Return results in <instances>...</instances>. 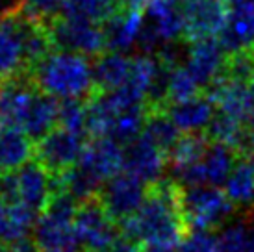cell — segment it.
<instances>
[{"instance_id": "cell-1", "label": "cell", "mask_w": 254, "mask_h": 252, "mask_svg": "<svg viewBox=\"0 0 254 252\" xmlns=\"http://www.w3.org/2000/svg\"><path fill=\"white\" fill-rule=\"evenodd\" d=\"M119 224L123 234L135 239L145 252H177L190 230L180 206V186L160 180L141 208Z\"/></svg>"}, {"instance_id": "cell-2", "label": "cell", "mask_w": 254, "mask_h": 252, "mask_svg": "<svg viewBox=\"0 0 254 252\" xmlns=\"http://www.w3.org/2000/svg\"><path fill=\"white\" fill-rule=\"evenodd\" d=\"M30 74L43 93L58 100H84L97 89L93 65L76 52H50L30 69Z\"/></svg>"}, {"instance_id": "cell-3", "label": "cell", "mask_w": 254, "mask_h": 252, "mask_svg": "<svg viewBox=\"0 0 254 252\" xmlns=\"http://www.w3.org/2000/svg\"><path fill=\"white\" fill-rule=\"evenodd\" d=\"M78 202L67 193L56 191L34 226V241L41 252H80L74 228Z\"/></svg>"}, {"instance_id": "cell-4", "label": "cell", "mask_w": 254, "mask_h": 252, "mask_svg": "<svg viewBox=\"0 0 254 252\" xmlns=\"http://www.w3.org/2000/svg\"><path fill=\"white\" fill-rule=\"evenodd\" d=\"M180 206L188 228L213 230L232 215V200L217 186L180 188Z\"/></svg>"}, {"instance_id": "cell-5", "label": "cell", "mask_w": 254, "mask_h": 252, "mask_svg": "<svg viewBox=\"0 0 254 252\" xmlns=\"http://www.w3.org/2000/svg\"><path fill=\"white\" fill-rule=\"evenodd\" d=\"M52 45L58 50L76 52L82 56H100L108 50L104 26L84 19L58 15L47 24Z\"/></svg>"}, {"instance_id": "cell-6", "label": "cell", "mask_w": 254, "mask_h": 252, "mask_svg": "<svg viewBox=\"0 0 254 252\" xmlns=\"http://www.w3.org/2000/svg\"><path fill=\"white\" fill-rule=\"evenodd\" d=\"M178 0H150L145 6V30L139 39L143 54L160 50V45L184 37V6Z\"/></svg>"}, {"instance_id": "cell-7", "label": "cell", "mask_w": 254, "mask_h": 252, "mask_svg": "<svg viewBox=\"0 0 254 252\" xmlns=\"http://www.w3.org/2000/svg\"><path fill=\"white\" fill-rule=\"evenodd\" d=\"M74 228L80 245L87 252H108L113 241L119 238L115 219L106 211L99 196L78 204Z\"/></svg>"}, {"instance_id": "cell-8", "label": "cell", "mask_w": 254, "mask_h": 252, "mask_svg": "<svg viewBox=\"0 0 254 252\" xmlns=\"http://www.w3.org/2000/svg\"><path fill=\"white\" fill-rule=\"evenodd\" d=\"M84 133L65 130L62 126L54 128L43 139L36 141L34 156L50 175H62L67 169L74 167L85 147Z\"/></svg>"}, {"instance_id": "cell-9", "label": "cell", "mask_w": 254, "mask_h": 252, "mask_svg": "<svg viewBox=\"0 0 254 252\" xmlns=\"http://www.w3.org/2000/svg\"><path fill=\"white\" fill-rule=\"evenodd\" d=\"M147 195V184L127 171H123L104 184V188L100 189L99 198L108 213L117 223H123L125 219L132 217L141 208Z\"/></svg>"}, {"instance_id": "cell-10", "label": "cell", "mask_w": 254, "mask_h": 252, "mask_svg": "<svg viewBox=\"0 0 254 252\" xmlns=\"http://www.w3.org/2000/svg\"><path fill=\"white\" fill-rule=\"evenodd\" d=\"M76 165L93 182L104 188L108 180L125 171V148L112 137H91Z\"/></svg>"}, {"instance_id": "cell-11", "label": "cell", "mask_w": 254, "mask_h": 252, "mask_svg": "<svg viewBox=\"0 0 254 252\" xmlns=\"http://www.w3.org/2000/svg\"><path fill=\"white\" fill-rule=\"evenodd\" d=\"M56 193V178L39 161H28L13 171V204H24L41 213Z\"/></svg>"}, {"instance_id": "cell-12", "label": "cell", "mask_w": 254, "mask_h": 252, "mask_svg": "<svg viewBox=\"0 0 254 252\" xmlns=\"http://www.w3.org/2000/svg\"><path fill=\"white\" fill-rule=\"evenodd\" d=\"M228 0H191L184 4V37L188 41L219 37L228 19Z\"/></svg>"}, {"instance_id": "cell-13", "label": "cell", "mask_w": 254, "mask_h": 252, "mask_svg": "<svg viewBox=\"0 0 254 252\" xmlns=\"http://www.w3.org/2000/svg\"><path fill=\"white\" fill-rule=\"evenodd\" d=\"M210 97L219 113L236 119L247 128H254V93L249 89L247 82L232 80L221 74L210 85Z\"/></svg>"}, {"instance_id": "cell-14", "label": "cell", "mask_w": 254, "mask_h": 252, "mask_svg": "<svg viewBox=\"0 0 254 252\" xmlns=\"http://www.w3.org/2000/svg\"><path fill=\"white\" fill-rule=\"evenodd\" d=\"M41 89L32 80L17 76L0 85V126L9 128H24L32 108L36 104L37 95Z\"/></svg>"}, {"instance_id": "cell-15", "label": "cell", "mask_w": 254, "mask_h": 252, "mask_svg": "<svg viewBox=\"0 0 254 252\" xmlns=\"http://www.w3.org/2000/svg\"><path fill=\"white\" fill-rule=\"evenodd\" d=\"M169 163L165 150L156 147L145 135H139L125 150V171L139 178L148 186H154L162 180V175Z\"/></svg>"}, {"instance_id": "cell-16", "label": "cell", "mask_w": 254, "mask_h": 252, "mask_svg": "<svg viewBox=\"0 0 254 252\" xmlns=\"http://www.w3.org/2000/svg\"><path fill=\"white\" fill-rule=\"evenodd\" d=\"M226 65V50L219 39H198L191 41L186 54V67L200 85H212Z\"/></svg>"}, {"instance_id": "cell-17", "label": "cell", "mask_w": 254, "mask_h": 252, "mask_svg": "<svg viewBox=\"0 0 254 252\" xmlns=\"http://www.w3.org/2000/svg\"><path fill=\"white\" fill-rule=\"evenodd\" d=\"M102 26H104V34H106L108 50L127 54L128 50H132L139 45L141 34L145 30L143 7L125 6Z\"/></svg>"}, {"instance_id": "cell-18", "label": "cell", "mask_w": 254, "mask_h": 252, "mask_svg": "<svg viewBox=\"0 0 254 252\" xmlns=\"http://www.w3.org/2000/svg\"><path fill=\"white\" fill-rule=\"evenodd\" d=\"M26 69L19 13L0 19V82L21 76Z\"/></svg>"}, {"instance_id": "cell-19", "label": "cell", "mask_w": 254, "mask_h": 252, "mask_svg": "<svg viewBox=\"0 0 254 252\" xmlns=\"http://www.w3.org/2000/svg\"><path fill=\"white\" fill-rule=\"evenodd\" d=\"M165 112L182 133H202L210 128L217 108L213 104L212 97L197 95L182 102L169 104Z\"/></svg>"}, {"instance_id": "cell-20", "label": "cell", "mask_w": 254, "mask_h": 252, "mask_svg": "<svg viewBox=\"0 0 254 252\" xmlns=\"http://www.w3.org/2000/svg\"><path fill=\"white\" fill-rule=\"evenodd\" d=\"M219 41L226 54L254 49V4H230Z\"/></svg>"}, {"instance_id": "cell-21", "label": "cell", "mask_w": 254, "mask_h": 252, "mask_svg": "<svg viewBox=\"0 0 254 252\" xmlns=\"http://www.w3.org/2000/svg\"><path fill=\"white\" fill-rule=\"evenodd\" d=\"M130 72H132V58H128L125 52L108 50L100 54L93 65L97 91H113L125 87L130 80Z\"/></svg>"}, {"instance_id": "cell-22", "label": "cell", "mask_w": 254, "mask_h": 252, "mask_svg": "<svg viewBox=\"0 0 254 252\" xmlns=\"http://www.w3.org/2000/svg\"><path fill=\"white\" fill-rule=\"evenodd\" d=\"M34 145L19 128L0 126V173L21 169L34 156Z\"/></svg>"}, {"instance_id": "cell-23", "label": "cell", "mask_w": 254, "mask_h": 252, "mask_svg": "<svg viewBox=\"0 0 254 252\" xmlns=\"http://www.w3.org/2000/svg\"><path fill=\"white\" fill-rule=\"evenodd\" d=\"M58 119H60V102H58V98L41 91L37 95L36 104L32 108L26 123H24L22 132L26 133L32 141H39L56 128Z\"/></svg>"}, {"instance_id": "cell-24", "label": "cell", "mask_w": 254, "mask_h": 252, "mask_svg": "<svg viewBox=\"0 0 254 252\" xmlns=\"http://www.w3.org/2000/svg\"><path fill=\"white\" fill-rule=\"evenodd\" d=\"M225 193L238 208L254 206V160L243 158L236 161L232 173L225 182Z\"/></svg>"}, {"instance_id": "cell-25", "label": "cell", "mask_w": 254, "mask_h": 252, "mask_svg": "<svg viewBox=\"0 0 254 252\" xmlns=\"http://www.w3.org/2000/svg\"><path fill=\"white\" fill-rule=\"evenodd\" d=\"M123 7L125 0H64L62 15L104 24Z\"/></svg>"}, {"instance_id": "cell-26", "label": "cell", "mask_w": 254, "mask_h": 252, "mask_svg": "<svg viewBox=\"0 0 254 252\" xmlns=\"http://www.w3.org/2000/svg\"><path fill=\"white\" fill-rule=\"evenodd\" d=\"M208 137L202 133H184L169 150V165L171 173L177 175L184 169L195 165L204 158L208 150Z\"/></svg>"}, {"instance_id": "cell-27", "label": "cell", "mask_w": 254, "mask_h": 252, "mask_svg": "<svg viewBox=\"0 0 254 252\" xmlns=\"http://www.w3.org/2000/svg\"><path fill=\"white\" fill-rule=\"evenodd\" d=\"M180 130L177 128V125L171 121V117L167 115L165 110H162L160 106L158 108H150L147 115V121H145V128H143V133L148 141H152L156 147H160L162 150L167 152L169 156V150L175 147V143L180 139Z\"/></svg>"}, {"instance_id": "cell-28", "label": "cell", "mask_w": 254, "mask_h": 252, "mask_svg": "<svg viewBox=\"0 0 254 252\" xmlns=\"http://www.w3.org/2000/svg\"><path fill=\"white\" fill-rule=\"evenodd\" d=\"M202 85L197 82V78L191 74L186 65H177L169 69L167 74V85H165V100L169 104L182 102L188 98H193L198 95V89Z\"/></svg>"}, {"instance_id": "cell-29", "label": "cell", "mask_w": 254, "mask_h": 252, "mask_svg": "<svg viewBox=\"0 0 254 252\" xmlns=\"http://www.w3.org/2000/svg\"><path fill=\"white\" fill-rule=\"evenodd\" d=\"M208 135L210 139L217 141V143H225L232 148H243L247 145V126H243L236 119H230L223 113H215L212 125L208 128Z\"/></svg>"}, {"instance_id": "cell-30", "label": "cell", "mask_w": 254, "mask_h": 252, "mask_svg": "<svg viewBox=\"0 0 254 252\" xmlns=\"http://www.w3.org/2000/svg\"><path fill=\"white\" fill-rule=\"evenodd\" d=\"M217 238V252H254V223L228 224Z\"/></svg>"}, {"instance_id": "cell-31", "label": "cell", "mask_w": 254, "mask_h": 252, "mask_svg": "<svg viewBox=\"0 0 254 252\" xmlns=\"http://www.w3.org/2000/svg\"><path fill=\"white\" fill-rule=\"evenodd\" d=\"M58 126L76 133L87 132V102L82 100H62Z\"/></svg>"}, {"instance_id": "cell-32", "label": "cell", "mask_w": 254, "mask_h": 252, "mask_svg": "<svg viewBox=\"0 0 254 252\" xmlns=\"http://www.w3.org/2000/svg\"><path fill=\"white\" fill-rule=\"evenodd\" d=\"M219 238L213 234V230H202L193 228L188 230L186 238L178 247V252H217Z\"/></svg>"}, {"instance_id": "cell-33", "label": "cell", "mask_w": 254, "mask_h": 252, "mask_svg": "<svg viewBox=\"0 0 254 252\" xmlns=\"http://www.w3.org/2000/svg\"><path fill=\"white\" fill-rule=\"evenodd\" d=\"M64 0H24L22 13L37 22L49 24L52 19H56L62 13Z\"/></svg>"}, {"instance_id": "cell-34", "label": "cell", "mask_w": 254, "mask_h": 252, "mask_svg": "<svg viewBox=\"0 0 254 252\" xmlns=\"http://www.w3.org/2000/svg\"><path fill=\"white\" fill-rule=\"evenodd\" d=\"M108 252H145L143 249L135 239L128 238V236H119V238L113 241V245L108 249Z\"/></svg>"}, {"instance_id": "cell-35", "label": "cell", "mask_w": 254, "mask_h": 252, "mask_svg": "<svg viewBox=\"0 0 254 252\" xmlns=\"http://www.w3.org/2000/svg\"><path fill=\"white\" fill-rule=\"evenodd\" d=\"M22 6H24V0H0V19L21 13Z\"/></svg>"}, {"instance_id": "cell-36", "label": "cell", "mask_w": 254, "mask_h": 252, "mask_svg": "<svg viewBox=\"0 0 254 252\" xmlns=\"http://www.w3.org/2000/svg\"><path fill=\"white\" fill-rule=\"evenodd\" d=\"M7 236H9V204L0 198V239L7 243Z\"/></svg>"}, {"instance_id": "cell-37", "label": "cell", "mask_w": 254, "mask_h": 252, "mask_svg": "<svg viewBox=\"0 0 254 252\" xmlns=\"http://www.w3.org/2000/svg\"><path fill=\"white\" fill-rule=\"evenodd\" d=\"M9 252H41V251H39V247H37V243L34 239L24 238L11 243L9 245Z\"/></svg>"}, {"instance_id": "cell-38", "label": "cell", "mask_w": 254, "mask_h": 252, "mask_svg": "<svg viewBox=\"0 0 254 252\" xmlns=\"http://www.w3.org/2000/svg\"><path fill=\"white\" fill-rule=\"evenodd\" d=\"M247 150H249V158H253L254 160V128H253V132L249 133V137H247Z\"/></svg>"}, {"instance_id": "cell-39", "label": "cell", "mask_w": 254, "mask_h": 252, "mask_svg": "<svg viewBox=\"0 0 254 252\" xmlns=\"http://www.w3.org/2000/svg\"><path fill=\"white\" fill-rule=\"evenodd\" d=\"M150 0H125V6L130 7H145Z\"/></svg>"}, {"instance_id": "cell-40", "label": "cell", "mask_w": 254, "mask_h": 252, "mask_svg": "<svg viewBox=\"0 0 254 252\" xmlns=\"http://www.w3.org/2000/svg\"><path fill=\"white\" fill-rule=\"evenodd\" d=\"M230 4H254V0H228Z\"/></svg>"}, {"instance_id": "cell-41", "label": "cell", "mask_w": 254, "mask_h": 252, "mask_svg": "<svg viewBox=\"0 0 254 252\" xmlns=\"http://www.w3.org/2000/svg\"><path fill=\"white\" fill-rule=\"evenodd\" d=\"M178 2H182V4H188V2H191V0H178Z\"/></svg>"}]
</instances>
